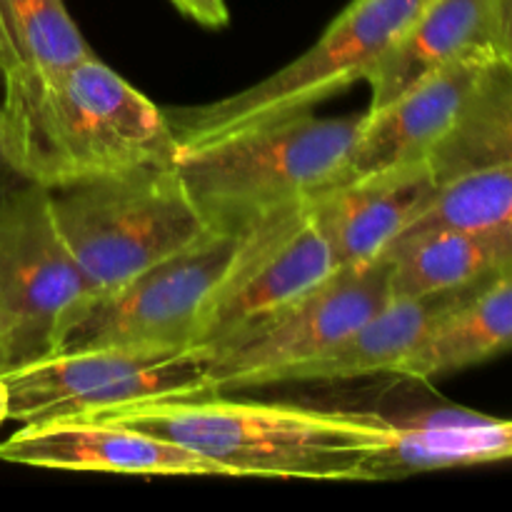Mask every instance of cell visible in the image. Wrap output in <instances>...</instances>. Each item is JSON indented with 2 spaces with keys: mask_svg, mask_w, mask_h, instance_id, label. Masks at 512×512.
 <instances>
[{
  "mask_svg": "<svg viewBox=\"0 0 512 512\" xmlns=\"http://www.w3.org/2000/svg\"><path fill=\"white\" fill-rule=\"evenodd\" d=\"M0 138L10 168L48 190L173 165L180 150L168 113L95 53L0 98Z\"/></svg>",
  "mask_w": 512,
  "mask_h": 512,
  "instance_id": "cell-1",
  "label": "cell"
},
{
  "mask_svg": "<svg viewBox=\"0 0 512 512\" xmlns=\"http://www.w3.org/2000/svg\"><path fill=\"white\" fill-rule=\"evenodd\" d=\"M103 420L170 440L228 478L368 480L383 443L375 413L225 400L218 393L118 410Z\"/></svg>",
  "mask_w": 512,
  "mask_h": 512,
  "instance_id": "cell-2",
  "label": "cell"
},
{
  "mask_svg": "<svg viewBox=\"0 0 512 512\" xmlns=\"http://www.w3.org/2000/svg\"><path fill=\"white\" fill-rule=\"evenodd\" d=\"M363 123L365 115L300 113L203 148L178 150L175 168L215 228L238 230L338 185Z\"/></svg>",
  "mask_w": 512,
  "mask_h": 512,
  "instance_id": "cell-3",
  "label": "cell"
},
{
  "mask_svg": "<svg viewBox=\"0 0 512 512\" xmlns=\"http://www.w3.org/2000/svg\"><path fill=\"white\" fill-rule=\"evenodd\" d=\"M53 215L93 298L123 288L215 230L175 163L53 190Z\"/></svg>",
  "mask_w": 512,
  "mask_h": 512,
  "instance_id": "cell-4",
  "label": "cell"
},
{
  "mask_svg": "<svg viewBox=\"0 0 512 512\" xmlns=\"http://www.w3.org/2000/svg\"><path fill=\"white\" fill-rule=\"evenodd\" d=\"M425 0H353L318 43L260 83L195 108L165 110L180 150L278 123L368 78Z\"/></svg>",
  "mask_w": 512,
  "mask_h": 512,
  "instance_id": "cell-5",
  "label": "cell"
},
{
  "mask_svg": "<svg viewBox=\"0 0 512 512\" xmlns=\"http://www.w3.org/2000/svg\"><path fill=\"white\" fill-rule=\"evenodd\" d=\"M8 420L105 418L118 410L213 393L200 350H73L3 373Z\"/></svg>",
  "mask_w": 512,
  "mask_h": 512,
  "instance_id": "cell-6",
  "label": "cell"
},
{
  "mask_svg": "<svg viewBox=\"0 0 512 512\" xmlns=\"http://www.w3.org/2000/svg\"><path fill=\"white\" fill-rule=\"evenodd\" d=\"M90 298L55 223L53 190L23 183L0 198V333L10 368L55 353Z\"/></svg>",
  "mask_w": 512,
  "mask_h": 512,
  "instance_id": "cell-7",
  "label": "cell"
},
{
  "mask_svg": "<svg viewBox=\"0 0 512 512\" xmlns=\"http://www.w3.org/2000/svg\"><path fill=\"white\" fill-rule=\"evenodd\" d=\"M243 228H215L113 293L90 298L55 353L73 350H195L200 320L238 253Z\"/></svg>",
  "mask_w": 512,
  "mask_h": 512,
  "instance_id": "cell-8",
  "label": "cell"
},
{
  "mask_svg": "<svg viewBox=\"0 0 512 512\" xmlns=\"http://www.w3.org/2000/svg\"><path fill=\"white\" fill-rule=\"evenodd\" d=\"M338 270L310 200L285 205L243 228L238 253L210 295L195 335L203 355L248 338Z\"/></svg>",
  "mask_w": 512,
  "mask_h": 512,
  "instance_id": "cell-9",
  "label": "cell"
},
{
  "mask_svg": "<svg viewBox=\"0 0 512 512\" xmlns=\"http://www.w3.org/2000/svg\"><path fill=\"white\" fill-rule=\"evenodd\" d=\"M390 298L388 258L363 268H338L248 338L205 355L213 393L273 385L280 370L338 345Z\"/></svg>",
  "mask_w": 512,
  "mask_h": 512,
  "instance_id": "cell-10",
  "label": "cell"
},
{
  "mask_svg": "<svg viewBox=\"0 0 512 512\" xmlns=\"http://www.w3.org/2000/svg\"><path fill=\"white\" fill-rule=\"evenodd\" d=\"M3 463L70 473L115 475H215L220 465L170 440L103 418L25 423L0 443Z\"/></svg>",
  "mask_w": 512,
  "mask_h": 512,
  "instance_id": "cell-11",
  "label": "cell"
},
{
  "mask_svg": "<svg viewBox=\"0 0 512 512\" xmlns=\"http://www.w3.org/2000/svg\"><path fill=\"white\" fill-rule=\"evenodd\" d=\"M498 55L503 53H478L455 60L418 80L385 108L363 113V130L340 183L398 165L420 160L428 163L430 150L453 128L480 75Z\"/></svg>",
  "mask_w": 512,
  "mask_h": 512,
  "instance_id": "cell-12",
  "label": "cell"
},
{
  "mask_svg": "<svg viewBox=\"0 0 512 512\" xmlns=\"http://www.w3.org/2000/svg\"><path fill=\"white\" fill-rule=\"evenodd\" d=\"M435 190L428 163H408L345 180L313 195V215L338 268H363L388 258Z\"/></svg>",
  "mask_w": 512,
  "mask_h": 512,
  "instance_id": "cell-13",
  "label": "cell"
},
{
  "mask_svg": "<svg viewBox=\"0 0 512 512\" xmlns=\"http://www.w3.org/2000/svg\"><path fill=\"white\" fill-rule=\"evenodd\" d=\"M373 413L380 420L383 443L370 458L368 480L512 460V420L438 400Z\"/></svg>",
  "mask_w": 512,
  "mask_h": 512,
  "instance_id": "cell-14",
  "label": "cell"
},
{
  "mask_svg": "<svg viewBox=\"0 0 512 512\" xmlns=\"http://www.w3.org/2000/svg\"><path fill=\"white\" fill-rule=\"evenodd\" d=\"M478 53H503L500 0H425L413 23L365 78L368 113L393 103L435 70Z\"/></svg>",
  "mask_w": 512,
  "mask_h": 512,
  "instance_id": "cell-15",
  "label": "cell"
},
{
  "mask_svg": "<svg viewBox=\"0 0 512 512\" xmlns=\"http://www.w3.org/2000/svg\"><path fill=\"white\" fill-rule=\"evenodd\" d=\"M470 288L423 295V298L393 295L373 318L365 320L338 345L280 370L273 385L338 383V380L368 378V375H390L413 350H418L430 330L470 293Z\"/></svg>",
  "mask_w": 512,
  "mask_h": 512,
  "instance_id": "cell-16",
  "label": "cell"
},
{
  "mask_svg": "<svg viewBox=\"0 0 512 512\" xmlns=\"http://www.w3.org/2000/svg\"><path fill=\"white\" fill-rule=\"evenodd\" d=\"M512 350V265L480 280L390 373L428 383Z\"/></svg>",
  "mask_w": 512,
  "mask_h": 512,
  "instance_id": "cell-17",
  "label": "cell"
},
{
  "mask_svg": "<svg viewBox=\"0 0 512 512\" xmlns=\"http://www.w3.org/2000/svg\"><path fill=\"white\" fill-rule=\"evenodd\" d=\"M390 293L400 298L463 290L512 265V235L433 228L403 235L388 253Z\"/></svg>",
  "mask_w": 512,
  "mask_h": 512,
  "instance_id": "cell-18",
  "label": "cell"
},
{
  "mask_svg": "<svg viewBox=\"0 0 512 512\" xmlns=\"http://www.w3.org/2000/svg\"><path fill=\"white\" fill-rule=\"evenodd\" d=\"M93 55L63 0H0V98Z\"/></svg>",
  "mask_w": 512,
  "mask_h": 512,
  "instance_id": "cell-19",
  "label": "cell"
},
{
  "mask_svg": "<svg viewBox=\"0 0 512 512\" xmlns=\"http://www.w3.org/2000/svg\"><path fill=\"white\" fill-rule=\"evenodd\" d=\"M495 165H512V63L505 55L485 68L463 113L428 155L435 185Z\"/></svg>",
  "mask_w": 512,
  "mask_h": 512,
  "instance_id": "cell-20",
  "label": "cell"
},
{
  "mask_svg": "<svg viewBox=\"0 0 512 512\" xmlns=\"http://www.w3.org/2000/svg\"><path fill=\"white\" fill-rule=\"evenodd\" d=\"M433 228L512 235V165L470 170L435 185L405 235Z\"/></svg>",
  "mask_w": 512,
  "mask_h": 512,
  "instance_id": "cell-21",
  "label": "cell"
},
{
  "mask_svg": "<svg viewBox=\"0 0 512 512\" xmlns=\"http://www.w3.org/2000/svg\"><path fill=\"white\" fill-rule=\"evenodd\" d=\"M175 8L183 15H188L195 23L205 25V28H223L228 25V5L225 0H173Z\"/></svg>",
  "mask_w": 512,
  "mask_h": 512,
  "instance_id": "cell-22",
  "label": "cell"
},
{
  "mask_svg": "<svg viewBox=\"0 0 512 512\" xmlns=\"http://www.w3.org/2000/svg\"><path fill=\"white\" fill-rule=\"evenodd\" d=\"M500 50L512 60V0H500Z\"/></svg>",
  "mask_w": 512,
  "mask_h": 512,
  "instance_id": "cell-23",
  "label": "cell"
},
{
  "mask_svg": "<svg viewBox=\"0 0 512 512\" xmlns=\"http://www.w3.org/2000/svg\"><path fill=\"white\" fill-rule=\"evenodd\" d=\"M23 183L25 180L20 178L13 168H10L8 158H5V150H3V138H0V198H5L10 190H15L18 185H23Z\"/></svg>",
  "mask_w": 512,
  "mask_h": 512,
  "instance_id": "cell-24",
  "label": "cell"
},
{
  "mask_svg": "<svg viewBox=\"0 0 512 512\" xmlns=\"http://www.w3.org/2000/svg\"><path fill=\"white\" fill-rule=\"evenodd\" d=\"M8 420V385H5L3 375H0V425Z\"/></svg>",
  "mask_w": 512,
  "mask_h": 512,
  "instance_id": "cell-25",
  "label": "cell"
},
{
  "mask_svg": "<svg viewBox=\"0 0 512 512\" xmlns=\"http://www.w3.org/2000/svg\"><path fill=\"white\" fill-rule=\"evenodd\" d=\"M10 368L8 363V353H5V343H3V333H0V375Z\"/></svg>",
  "mask_w": 512,
  "mask_h": 512,
  "instance_id": "cell-26",
  "label": "cell"
},
{
  "mask_svg": "<svg viewBox=\"0 0 512 512\" xmlns=\"http://www.w3.org/2000/svg\"><path fill=\"white\" fill-rule=\"evenodd\" d=\"M510 63H512V60H510Z\"/></svg>",
  "mask_w": 512,
  "mask_h": 512,
  "instance_id": "cell-27",
  "label": "cell"
}]
</instances>
